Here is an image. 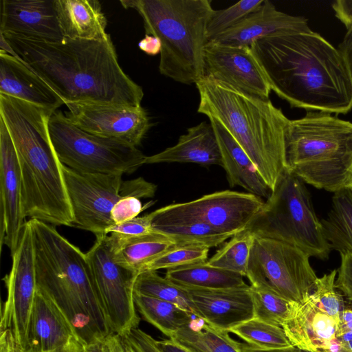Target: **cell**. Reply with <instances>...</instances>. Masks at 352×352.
I'll list each match as a JSON object with an SVG mask.
<instances>
[{
	"mask_svg": "<svg viewBox=\"0 0 352 352\" xmlns=\"http://www.w3.org/2000/svg\"><path fill=\"white\" fill-rule=\"evenodd\" d=\"M1 33V32H0ZM21 60L67 103L140 107L142 88L118 63L111 36L53 43L1 33Z\"/></svg>",
	"mask_w": 352,
	"mask_h": 352,
	"instance_id": "1",
	"label": "cell"
},
{
	"mask_svg": "<svg viewBox=\"0 0 352 352\" xmlns=\"http://www.w3.org/2000/svg\"><path fill=\"white\" fill-rule=\"evenodd\" d=\"M271 89L292 108L335 114L352 109V78L340 51L319 33L267 36L250 47Z\"/></svg>",
	"mask_w": 352,
	"mask_h": 352,
	"instance_id": "2",
	"label": "cell"
},
{
	"mask_svg": "<svg viewBox=\"0 0 352 352\" xmlns=\"http://www.w3.org/2000/svg\"><path fill=\"white\" fill-rule=\"evenodd\" d=\"M30 220L36 289L57 305L82 344L100 342L113 334L100 303L87 254L63 236L54 226Z\"/></svg>",
	"mask_w": 352,
	"mask_h": 352,
	"instance_id": "3",
	"label": "cell"
},
{
	"mask_svg": "<svg viewBox=\"0 0 352 352\" xmlns=\"http://www.w3.org/2000/svg\"><path fill=\"white\" fill-rule=\"evenodd\" d=\"M195 85L199 94L197 112L228 131L272 191L287 170L285 131L289 119L270 99L206 77Z\"/></svg>",
	"mask_w": 352,
	"mask_h": 352,
	"instance_id": "4",
	"label": "cell"
},
{
	"mask_svg": "<svg viewBox=\"0 0 352 352\" xmlns=\"http://www.w3.org/2000/svg\"><path fill=\"white\" fill-rule=\"evenodd\" d=\"M125 8L142 16L146 34L161 42L159 71L177 82L196 84L204 76L206 28L214 9L210 0H126Z\"/></svg>",
	"mask_w": 352,
	"mask_h": 352,
	"instance_id": "5",
	"label": "cell"
},
{
	"mask_svg": "<svg viewBox=\"0 0 352 352\" xmlns=\"http://www.w3.org/2000/svg\"><path fill=\"white\" fill-rule=\"evenodd\" d=\"M287 170L316 188L336 192L352 185V123L308 111L289 120L285 131Z\"/></svg>",
	"mask_w": 352,
	"mask_h": 352,
	"instance_id": "6",
	"label": "cell"
},
{
	"mask_svg": "<svg viewBox=\"0 0 352 352\" xmlns=\"http://www.w3.org/2000/svg\"><path fill=\"white\" fill-rule=\"evenodd\" d=\"M305 184L285 170L246 230L254 235L287 243L310 257L325 261L331 250Z\"/></svg>",
	"mask_w": 352,
	"mask_h": 352,
	"instance_id": "7",
	"label": "cell"
},
{
	"mask_svg": "<svg viewBox=\"0 0 352 352\" xmlns=\"http://www.w3.org/2000/svg\"><path fill=\"white\" fill-rule=\"evenodd\" d=\"M50 139L60 162L81 173L129 174L144 164L137 147L85 131L60 111L48 121Z\"/></svg>",
	"mask_w": 352,
	"mask_h": 352,
	"instance_id": "8",
	"label": "cell"
},
{
	"mask_svg": "<svg viewBox=\"0 0 352 352\" xmlns=\"http://www.w3.org/2000/svg\"><path fill=\"white\" fill-rule=\"evenodd\" d=\"M309 258L294 245L254 235L245 277L252 287L269 288L298 302L312 294L318 278Z\"/></svg>",
	"mask_w": 352,
	"mask_h": 352,
	"instance_id": "9",
	"label": "cell"
},
{
	"mask_svg": "<svg viewBox=\"0 0 352 352\" xmlns=\"http://www.w3.org/2000/svg\"><path fill=\"white\" fill-rule=\"evenodd\" d=\"M64 180L73 214L72 227L108 234L114 225L111 212L124 197L141 199L144 186L138 179L123 181L121 174L81 173L63 164Z\"/></svg>",
	"mask_w": 352,
	"mask_h": 352,
	"instance_id": "10",
	"label": "cell"
},
{
	"mask_svg": "<svg viewBox=\"0 0 352 352\" xmlns=\"http://www.w3.org/2000/svg\"><path fill=\"white\" fill-rule=\"evenodd\" d=\"M263 204L262 198L251 193L226 190L169 204L150 214L153 228L203 223L233 236L248 228Z\"/></svg>",
	"mask_w": 352,
	"mask_h": 352,
	"instance_id": "11",
	"label": "cell"
},
{
	"mask_svg": "<svg viewBox=\"0 0 352 352\" xmlns=\"http://www.w3.org/2000/svg\"><path fill=\"white\" fill-rule=\"evenodd\" d=\"M87 256L101 307L112 333L122 336L138 328L140 317L134 303L138 273L119 263L108 234L96 236Z\"/></svg>",
	"mask_w": 352,
	"mask_h": 352,
	"instance_id": "12",
	"label": "cell"
},
{
	"mask_svg": "<svg viewBox=\"0 0 352 352\" xmlns=\"http://www.w3.org/2000/svg\"><path fill=\"white\" fill-rule=\"evenodd\" d=\"M10 273L3 278L7 299L1 309L0 330L12 331L16 344L26 349L27 331L36 292L33 230L30 220L25 221L18 246L12 255Z\"/></svg>",
	"mask_w": 352,
	"mask_h": 352,
	"instance_id": "13",
	"label": "cell"
},
{
	"mask_svg": "<svg viewBox=\"0 0 352 352\" xmlns=\"http://www.w3.org/2000/svg\"><path fill=\"white\" fill-rule=\"evenodd\" d=\"M65 114L74 125L89 133L139 145L150 127L146 111L141 107L91 103H67Z\"/></svg>",
	"mask_w": 352,
	"mask_h": 352,
	"instance_id": "14",
	"label": "cell"
},
{
	"mask_svg": "<svg viewBox=\"0 0 352 352\" xmlns=\"http://www.w3.org/2000/svg\"><path fill=\"white\" fill-rule=\"evenodd\" d=\"M204 76L246 94L269 100L272 91L267 76L250 47L208 42L204 47Z\"/></svg>",
	"mask_w": 352,
	"mask_h": 352,
	"instance_id": "15",
	"label": "cell"
},
{
	"mask_svg": "<svg viewBox=\"0 0 352 352\" xmlns=\"http://www.w3.org/2000/svg\"><path fill=\"white\" fill-rule=\"evenodd\" d=\"M0 193L1 244L14 253L25 223L22 182L17 154L8 130L0 118Z\"/></svg>",
	"mask_w": 352,
	"mask_h": 352,
	"instance_id": "16",
	"label": "cell"
},
{
	"mask_svg": "<svg viewBox=\"0 0 352 352\" xmlns=\"http://www.w3.org/2000/svg\"><path fill=\"white\" fill-rule=\"evenodd\" d=\"M281 327L294 347L318 352L331 349L340 333V322L320 309L309 294L300 301H289Z\"/></svg>",
	"mask_w": 352,
	"mask_h": 352,
	"instance_id": "17",
	"label": "cell"
},
{
	"mask_svg": "<svg viewBox=\"0 0 352 352\" xmlns=\"http://www.w3.org/2000/svg\"><path fill=\"white\" fill-rule=\"evenodd\" d=\"M0 32L46 42L65 39L54 0H2Z\"/></svg>",
	"mask_w": 352,
	"mask_h": 352,
	"instance_id": "18",
	"label": "cell"
},
{
	"mask_svg": "<svg viewBox=\"0 0 352 352\" xmlns=\"http://www.w3.org/2000/svg\"><path fill=\"white\" fill-rule=\"evenodd\" d=\"M311 31L305 17L279 11L270 1L264 0L256 10L210 41L229 46L250 47L254 42L269 35Z\"/></svg>",
	"mask_w": 352,
	"mask_h": 352,
	"instance_id": "19",
	"label": "cell"
},
{
	"mask_svg": "<svg viewBox=\"0 0 352 352\" xmlns=\"http://www.w3.org/2000/svg\"><path fill=\"white\" fill-rule=\"evenodd\" d=\"M184 289L197 311L198 318L212 327L228 331L254 317L248 285L227 289Z\"/></svg>",
	"mask_w": 352,
	"mask_h": 352,
	"instance_id": "20",
	"label": "cell"
},
{
	"mask_svg": "<svg viewBox=\"0 0 352 352\" xmlns=\"http://www.w3.org/2000/svg\"><path fill=\"white\" fill-rule=\"evenodd\" d=\"M0 94L53 112L65 104L61 98L21 60L0 52Z\"/></svg>",
	"mask_w": 352,
	"mask_h": 352,
	"instance_id": "21",
	"label": "cell"
},
{
	"mask_svg": "<svg viewBox=\"0 0 352 352\" xmlns=\"http://www.w3.org/2000/svg\"><path fill=\"white\" fill-rule=\"evenodd\" d=\"M74 337V329L62 311L49 297L36 289L25 350L52 352L67 344Z\"/></svg>",
	"mask_w": 352,
	"mask_h": 352,
	"instance_id": "22",
	"label": "cell"
},
{
	"mask_svg": "<svg viewBox=\"0 0 352 352\" xmlns=\"http://www.w3.org/2000/svg\"><path fill=\"white\" fill-rule=\"evenodd\" d=\"M172 162L223 166L219 145L210 122H202L187 129L176 144L146 156L144 161V164Z\"/></svg>",
	"mask_w": 352,
	"mask_h": 352,
	"instance_id": "23",
	"label": "cell"
},
{
	"mask_svg": "<svg viewBox=\"0 0 352 352\" xmlns=\"http://www.w3.org/2000/svg\"><path fill=\"white\" fill-rule=\"evenodd\" d=\"M219 145L222 167L231 188L240 186L254 195L267 199L272 191L252 160L228 131L218 121L209 118Z\"/></svg>",
	"mask_w": 352,
	"mask_h": 352,
	"instance_id": "24",
	"label": "cell"
},
{
	"mask_svg": "<svg viewBox=\"0 0 352 352\" xmlns=\"http://www.w3.org/2000/svg\"><path fill=\"white\" fill-rule=\"evenodd\" d=\"M54 7L65 38L103 41L110 36L106 32L107 21L98 1L54 0Z\"/></svg>",
	"mask_w": 352,
	"mask_h": 352,
	"instance_id": "25",
	"label": "cell"
},
{
	"mask_svg": "<svg viewBox=\"0 0 352 352\" xmlns=\"http://www.w3.org/2000/svg\"><path fill=\"white\" fill-rule=\"evenodd\" d=\"M109 236L116 260L138 274L146 264L176 245L157 231L124 241H116Z\"/></svg>",
	"mask_w": 352,
	"mask_h": 352,
	"instance_id": "26",
	"label": "cell"
},
{
	"mask_svg": "<svg viewBox=\"0 0 352 352\" xmlns=\"http://www.w3.org/2000/svg\"><path fill=\"white\" fill-rule=\"evenodd\" d=\"M165 277L184 288L227 289L245 286L242 275L206 263L167 270Z\"/></svg>",
	"mask_w": 352,
	"mask_h": 352,
	"instance_id": "27",
	"label": "cell"
},
{
	"mask_svg": "<svg viewBox=\"0 0 352 352\" xmlns=\"http://www.w3.org/2000/svg\"><path fill=\"white\" fill-rule=\"evenodd\" d=\"M324 235L331 250L340 254H352V190L334 192L331 208L321 221Z\"/></svg>",
	"mask_w": 352,
	"mask_h": 352,
	"instance_id": "28",
	"label": "cell"
},
{
	"mask_svg": "<svg viewBox=\"0 0 352 352\" xmlns=\"http://www.w3.org/2000/svg\"><path fill=\"white\" fill-rule=\"evenodd\" d=\"M190 352H241L240 342L226 330L212 327L196 318L170 338Z\"/></svg>",
	"mask_w": 352,
	"mask_h": 352,
	"instance_id": "29",
	"label": "cell"
},
{
	"mask_svg": "<svg viewBox=\"0 0 352 352\" xmlns=\"http://www.w3.org/2000/svg\"><path fill=\"white\" fill-rule=\"evenodd\" d=\"M133 299L135 307L144 320L169 338L197 318L180 306L168 301L135 292Z\"/></svg>",
	"mask_w": 352,
	"mask_h": 352,
	"instance_id": "30",
	"label": "cell"
},
{
	"mask_svg": "<svg viewBox=\"0 0 352 352\" xmlns=\"http://www.w3.org/2000/svg\"><path fill=\"white\" fill-rule=\"evenodd\" d=\"M134 292L175 303L198 318V314L187 290L160 276L157 271L138 274Z\"/></svg>",
	"mask_w": 352,
	"mask_h": 352,
	"instance_id": "31",
	"label": "cell"
},
{
	"mask_svg": "<svg viewBox=\"0 0 352 352\" xmlns=\"http://www.w3.org/2000/svg\"><path fill=\"white\" fill-rule=\"evenodd\" d=\"M254 237L248 230L235 234L207 260L206 264L246 276Z\"/></svg>",
	"mask_w": 352,
	"mask_h": 352,
	"instance_id": "32",
	"label": "cell"
},
{
	"mask_svg": "<svg viewBox=\"0 0 352 352\" xmlns=\"http://www.w3.org/2000/svg\"><path fill=\"white\" fill-rule=\"evenodd\" d=\"M249 345L263 349L294 347L280 326L272 324L255 318L241 322L228 330Z\"/></svg>",
	"mask_w": 352,
	"mask_h": 352,
	"instance_id": "33",
	"label": "cell"
},
{
	"mask_svg": "<svg viewBox=\"0 0 352 352\" xmlns=\"http://www.w3.org/2000/svg\"><path fill=\"white\" fill-rule=\"evenodd\" d=\"M169 237L176 245H192L208 248L223 244L231 235L220 232L203 223H191L153 228Z\"/></svg>",
	"mask_w": 352,
	"mask_h": 352,
	"instance_id": "34",
	"label": "cell"
},
{
	"mask_svg": "<svg viewBox=\"0 0 352 352\" xmlns=\"http://www.w3.org/2000/svg\"><path fill=\"white\" fill-rule=\"evenodd\" d=\"M250 290L254 307V318L281 327L287 313L289 300L269 288L250 285Z\"/></svg>",
	"mask_w": 352,
	"mask_h": 352,
	"instance_id": "35",
	"label": "cell"
},
{
	"mask_svg": "<svg viewBox=\"0 0 352 352\" xmlns=\"http://www.w3.org/2000/svg\"><path fill=\"white\" fill-rule=\"evenodd\" d=\"M209 250L208 248L199 245H175L146 264L141 272L157 271L162 269L167 270L188 265L206 263L208 260Z\"/></svg>",
	"mask_w": 352,
	"mask_h": 352,
	"instance_id": "36",
	"label": "cell"
},
{
	"mask_svg": "<svg viewBox=\"0 0 352 352\" xmlns=\"http://www.w3.org/2000/svg\"><path fill=\"white\" fill-rule=\"evenodd\" d=\"M264 0H242L222 10H214L208 21V42L238 23L245 16L256 10Z\"/></svg>",
	"mask_w": 352,
	"mask_h": 352,
	"instance_id": "37",
	"label": "cell"
},
{
	"mask_svg": "<svg viewBox=\"0 0 352 352\" xmlns=\"http://www.w3.org/2000/svg\"><path fill=\"white\" fill-rule=\"evenodd\" d=\"M337 272L335 269L318 277L311 295L320 309L340 322L345 306L342 294L336 286Z\"/></svg>",
	"mask_w": 352,
	"mask_h": 352,
	"instance_id": "38",
	"label": "cell"
},
{
	"mask_svg": "<svg viewBox=\"0 0 352 352\" xmlns=\"http://www.w3.org/2000/svg\"><path fill=\"white\" fill-rule=\"evenodd\" d=\"M155 232L149 213L122 223L115 224L109 228L107 233L110 234L109 236L113 240L124 241Z\"/></svg>",
	"mask_w": 352,
	"mask_h": 352,
	"instance_id": "39",
	"label": "cell"
},
{
	"mask_svg": "<svg viewBox=\"0 0 352 352\" xmlns=\"http://www.w3.org/2000/svg\"><path fill=\"white\" fill-rule=\"evenodd\" d=\"M120 337L126 352H160L155 344V339L138 328Z\"/></svg>",
	"mask_w": 352,
	"mask_h": 352,
	"instance_id": "40",
	"label": "cell"
},
{
	"mask_svg": "<svg viewBox=\"0 0 352 352\" xmlns=\"http://www.w3.org/2000/svg\"><path fill=\"white\" fill-rule=\"evenodd\" d=\"M144 210L140 199L127 196L119 199L113 207L111 218L115 224H119L137 217Z\"/></svg>",
	"mask_w": 352,
	"mask_h": 352,
	"instance_id": "41",
	"label": "cell"
},
{
	"mask_svg": "<svg viewBox=\"0 0 352 352\" xmlns=\"http://www.w3.org/2000/svg\"><path fill=\"white\" fill-rule=\"evenodd\" d=\"M341 262L337 269L336 288L342 293L352 305V254H340Z\"/></svg>",
	"mask_w": 352,
	"mask_h": 352,
	"instance_id": "42",
	"label": "cell"
},
{
	"mask_svg": "<svg viewBox=\"0 0 352 352\" xmlns=\"http://www.w3.org/2000/svg\"><path fill=\"white\" fill-rule=\"evenodd\" d=\"M331 6L336 16L346 29L352 25V0H337Z\"/></svg>",
	"mask_w": 352,
	"mask_h": 352,
	"instance_id": "43",
	"label": "cell"
},
{
	"mask_svg": "<svg viewBox=\"0 0 352 352\" xmlns=\"http://www.w3.org/2000/svg\"><path fill=\"white\" fill-rule=\"evenodd\" d=\"M338 50L344 58L352 78V25L346 29L343 40L339 44Z\"/></svg>",
	"mask_w": 352,
	"mask_h": 352,
	"instance_id": "44",
	"label": "cell"
},
{
	"mask_svg": "<svg viewBox=\"0 0 352 352\" xmlns=\"http://www.w3.org/2000/svg\"><path fill=\"white\" fill-rule=\"evenodd\" d=\"M139 48L150 56L160 54L162 45L160 39L150 34H145L144 37L138 43Z\"/></svg>",
	"mask_w": 352,
	"mask_h": 352,
	"instance_id": "45",
	"label": "cell"
},
{
	"mask_svg": "<svg viewBox=\"0 0 352 352\" xmlns=\"http://www.w3.org/2000/svg\"><path fill=\"white\" fill-rule=\"evenodd\" d=\"M0 352H23L10 329L1 331Z\"/></svg>",
	"mask_w": 352,
	"mask_h": 352,
	"instance_id": "46",
	"label": "cell"
},
{
	"mask_svg": "<svg viewBox=\"0 0 352 352\" xmlns=\"http://www.w3.org/2000/svg\"><path fill=\"white\" fill-rule=\"evenodd\" d=\"M105 352H126L121 337L111 334L104 340Z\"/></svg>",
	"mask_w": 352,
	"mask_h": 352,
	"instance_id": "47",
	"label": "cell"
},
{
	"mask_svg": "<svg viewBox=\"0 0 352 352\" xmlns=\"http://www.w3.org/2000/svg\"><path fill=\"white\" fill-rule=\"evenodd\" d=\"M155 344L160 352H190L173 340H156Z\"/></svg>",
	"mask_w": 352,
	"mask_h": 352,
	"instance_id": "48",
	"label": "cell"
},
{
	"mask_svg": "<svg viewBox=\"0 0 352 352\" xmlns=\"http://www.w3.org/2000/svg\"><path fill=\"white\" fill-rule=\"evenodd\" d=\"M241 352H296L295 347L279 349H263L249 345L246 343L240 342Z\"/></svg>",
	"mask_w": 352,
	"mask_h": 352,
	"instance_id": "49",
	"label": "cell"
},
{
	"mask_svg": "<svg viewBox=\"0 0 352 352\" xmlns=\"http://www.w3.org/2000/svg\"><path fill=\"white\" fill-rule=\"evenodd\" d=\"M52 352H84V344L74 337L67 344Z\"/></svg>",
	"mask_w": 352,
	"mask_h": 352,
	"instance_id": "50",
	"label": "cell"
},
{
	"mask_svg": "<svg viewBox=\"0 0 352 352\" xmlns=\"http://www.w3.org/2000/svg\"><path fill=\"white\" fill-rule=\"evenodd\" d=\"M84 352H105L104 340L88 345H84Z\"/></svg>",
	"mask_w": 352,
	"mask_h": 352,
	"instance_id": "51",
	"label": "cell"
},
{
	"mask_svg": "<svg viewBox=\"0 0 352 352\" xmlns=\"http://www.w3.org/2000/svg\"><path fill=\"white\" fill-rule=\"evenodd\" d=\"M296 352H306L300 351L296 348ZM318 352H352L349 349L343 346L342 344L339 342L338 339L336 340V342L332 345L331 348L329 350L327 351H321Z\"/></svg>",
	"mask_w": 352,
	"mask_h": 352,
	"instance_id": "52",
	"label": "cell"
},
{
	"mask_svg": "<svg viewBox=\"0 0 352 352\" xmlns=\"http://www.w3.org/2000/svg\"><path fill=\"white\" fill-rule=\"evenodd\" d=\"M339 342L352 351V340L346 342H341L339 341Z\"/></svg>",
	"mask_w": 352,
	"mask_h": 352,
	"instance_id": "53",
	"label": "cell"
},
{
	"mask_svg": "<svg viewBox=\"0 0 352 352\" xmlns=\"http://www.w3.org/2000/svg\"><path fill=\"white\" fill-rule=\"evenodd\" d=\"M23 352H32V351H28V350H25V351H23Z\"/></svg>",
	"mask_w": 352,
	"mask_h": 352,
	"instance_id": "54",
	"label": "cell"
},
{
	"mask_svg": "<svg viewBox=\"0 0 352 352\" xmlns=\"http://www.w3.org/2000/svg\"><path fill=\"white\" fill-rule=\"evenodd\" d=\"M351 190H352V185H351Z\"/></svg>",
	"mask_w": 352,
	"mask_h": 352,
	"instance_id": "55",
	"label": "cell"
}]
</instances>
